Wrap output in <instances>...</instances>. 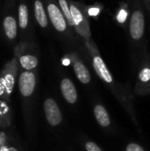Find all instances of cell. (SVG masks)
<instances>
[{"label":"cell","mask_w":150,"mask_h":151,"mask_svg":"<svg viewBox=\"0 0 150 151\" xmlns=\"http://www.w3.org/2000/svg\"><path fill=\"white\" fill-rule=\"evenodd\" d=\"M85 45L89 52L92 60V65L97 76L100 78L101 81H103L106 85L109 86L110 89L119 101H121L123 104H129V92H126V90L115 81L112 73L109 70L104 60L103 59L95 41L92 38L86 40Z\"/></svg>","instance_id":"1"},{"label":"cell","mask_w":150,"mask_h":151,"mask_svg":"<svg viewBox=\"0 0 150 151\" xmlns=\"http://www.w3.org/2000/svg\"><path fill=\"white\" fill-rule=\"evenodd\" d=\"M19 59L14 54L0 72V99L9 102L19 72Z\"/></svg>","instance_id":"2"},{"label":"cell","mask_w":150,"mask_h":151,"mask_svg":"<svg viewBox=\"0 0 150 151\" xmlns=\"http://www.w3.org/2000/svg\"><path fill=\"white\" fill-rule=\"evenodd\" d=\"M71 13L74 24V30L85 41L92 38L90 30L89 13L87 5L80 2L70 0Z\"/></svg>","instance_id":"3"},{"label":"cell","mask_w":150,"mask_h":151,"mask_svg":"<svg viewBox=\"0 0 150 151\" xmlns=\"http://www.w3.org/2000/svg\"><path fill=\"white\" fill-rule=\"evenodd\" d=\"M134 93L137 96H147L150 94V54L146 43L143 46V52L139 65Z\"/></svg>","instance_id":"4"},{"label":"cell","mask_w":150,"mask_h":151,"mask_svg":"<svg viewBox=\"0 0 150 151\" xmlns=\"http://www.w3.org/2000/svg\"><path fill=\"white\" fill-rule=\"evenodd\" d=\"M145 34V14L140 3H137L129 19V35L133 43L138 45L141 42Z\"/></svg>","instance_id":"5"},{"label":"cell","mask_w":150,"mask_h":151,"mask_svg":"<svg viewBox=\"0 0 150 151\" xmlns=\"http://www.w3.org/2000/svg\"><path fill=\"white\" fill-rule=\"evenodd\" d=\"M45 1V8L47 11V14L49 17V19L53 26L54 29L59 33L62 35L67 36L70 33V30H72L67 22L66 19L57 4V0H44Z\"/></svg>","instance_id":"6"},{"label":"cell","mask_w":150,"mask_h":151,"mask_svg":"<svg viewBox=\"0 0 150 151\" xmlns=\"http://www.w3.org/2000/svg\"><path fill=\"white\" fill-rule=\"evenodd\" d=\"M27 43L20 42L14 48V54L18 57L19 65L25 71H33L38 65V58L32 53L26 52Z\"/></svg>","instance_id":"7"},{"label":"cell","mask_w":150,"mask_h":151,"mask_svg":"<svg viewBox=\"0 0 150 151\" xmlns=\"http://www.w3.org/2000/svg\"><path fill=\"white\" fill-rule=\"evenodd\" d=\"M19 89L23 97H30L35 89L36 86V75L33 71L22 72L18 80Z\"/></svg>","instance_id":"8"},{"label":"cell","mask_w":150,"mask_h":151,"mask_svg":"<svg viewBox=\"0 0 150 151\" xmlns=\"http://www.w3.org/2000/svg\"><path fill=\"white\" fill-rule=\"evenodd\" d=\"M66 57L70 59L71 64L72 65V68L77 79L82 84H89L91 81V74L88 67L85 65L83 61L78 56V54L72 52L66 55Z\"/></svg>","instance_id":"9"},{"label":"cell","mask_w":150,"mask_h":151,"mask_svg":"<svg viewBox=\"0 0 150 151\" xmlns=\"http://www.w3.org/2000/svg\"><path fill=\"white\" fill-rule=\"evenodd\" d=\"M43 109L46 119L51 127H57L61 124L63 120V116L57 104L54 99L47 98L44 101Z\"/></svg>","instance_id":"10"},{"label":"cell","mask_w":150,"mask_h":151,"mask_svg":"<svg viewBox=\"0 0 150 151\" xmlns=\"http://www.w3.org/2000/svg\"><path fill=\"white\" fill-rule=\"evenodd\" d=\"M60 91L65 100L71 104H73L78 100V93L76 88L69 78H63L60 82Z\"/></svg>","instance_id":"11"},{"label":"cell","mask_w":150,"mask_h":151,"mask_svg":"<svg viewBox=\"0 0 150 151\" xmlns=\"http://www.w3.org/2000/svg\"><path fill=\"white\" fill-rule=\"evenodd\" d=\"M34 13L37 24L42 28H47L49 27V17L44 4L42 0H34Z\"/></svg>","instance_id":"12"},{"label":"cell","mask_w":150,"mask_h":151,"mask_svg":"<svg viewBox=\"0 0 150 151\" xmlns=\"http://www.w3.org/2000/svg\"><path fill=\"white\" fill-rule=\"evenodd\" d=\"M3 27L5 36L10 40L13 41L17 37L18 34V24L15 18L11 15H7L3 19Z\"/></svg>","instance_id":"13"},{"label":"cell","mask_w":150,"mask_h":151,"mask_svg":"<svg viewBox=\"0 0 150 151\" xmlns=\"http://www.w3.org/2000/svg\"><path fill=\"white\" fill-rule=\"evenodd\" d=\"M94 114H95L97 123L102 127H110L111 118H110V115L104 106H103L102 104H96L94 107Z\"/></svg>","instance_id":"14"},{"label":"cell","mask_w":150,"mask_h":151,"mask_svg":"<svg viewBox=\"0 0 150 151\" xmlns=\"http://www.w3.org/2000/svg\"><path fill=\"white\" fill-rule=\"evenodd\" d=\"M18 19H19V26L22 30H25L28 27V19H29V12L27 5L24 3L19 4L18 7Z\"/></svg>","instance_id":"15"},{"label":"cell","mask_w":150,"mask_h":151,"mask_svg":"<svg viewBox=\"0 0 150 151\" xmlns=\"http://www.w3.org/2000/svg\"><path fill=\"white\" fill-rule=\"evenodd\" d=\"M57 4L66 19V22L71 29H74V24L71 13V8H70V0H57Z\"/></svg>","instance_id":"16"},{"label":"cell","mask_w":150,"mask_h":151,"mask_svg":"<svg viewBox=\"0 0 150 151\" xmlns=\"http://www.w3.org/2000/svg\"><path fill=\"white\" fill-rule=\"evenodd\" d=\"M5 102L0 101V127H8L11 125V113Z\"/></svg>","instance_id":"17"},{"label":"cell","mask_w":150,"mask_h":151,"mask_svg":"<svg viewBox=\"0 0 150 151\" xmlns=\"http://www.w3.org/2000/svg\"><path fill=\"white\" fill-rule=\"evenodd\" d=\"M85 148L87 151H103L96 143L93 142H87L85 143Z\"/></svg>","instance_id":"18"},{"label":"cell","mask_w":150,"mask_h":151,"mask_svg":"<svg viewBox=\"0 0 150 151\" xmlns=\"http://www.w3.org/2000/svg\"><path fill=\"white\" fill-rule=\"evenodd\" d=\"M127 16H128V12H127V11H126V9L121 8V10L118 12V16H117V19H118V22L123 23V22H125V21L126 20Z\"/></svg>","instance_id":"19"},{"label":"cell","mask_w":150,"mask_h":151,"mask_svg":"<svg viewBox=\"0 0 150 151\" xmlns=\"http://www.w3.org/2000/svg\"><path fill=\"white\" fill-rule=\"evenodd\" d=\"M126 151H145L144 149L137 143H130L126 146Z\"/></svg>","instance_id":"20"},{"label":"cell","mask_w":150,"mask_h":151,"mask_svg":"<svg viewBox=\"0 0 150 151\" xmlns=\"http://www.w3.org/2000/svg\"><path fill=\"white\" fill-rule=\"evenodd\" d=\"M6 142H7V135L5 132L1 131L0 132V151L4 145H6Z\"/></svg>","instance_id":"21"},{"label":"cell","mask_w":150,"mask_h":151,"mask_svg":"<svg viewBox=\"0 0 150 151\" xmlns=\"http://www.w3.org/2000/svg\"><path fill=\"white\" fill-rule=\"evenodd\" d=\"M1 151H19V150H18L17 149L13 148V147H8V146L4 145V146L2 148Z\"/></svg>","instance_id":"22"},{"label":"cell","mask_w":150,"mask_h":151,"mask_svg":"<svg viewBox=\"0 0 150 151\" xmlns=\"http://www.w3.org/2000/svg\"><path fill=\"white\" fill-rule=\"evenodd\" d=\"M145 6L147 7V9L149 10V12H150V0H142Z\"/></svg>","instance_id":"23"}]
</instances>
